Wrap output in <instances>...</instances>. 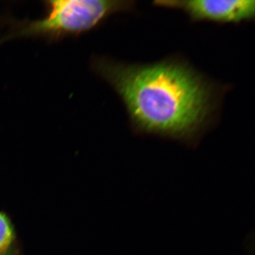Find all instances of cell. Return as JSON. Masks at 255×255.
<instances>
[{
    "mask_svg": "<svg viewBox=\"0 0 255 255\" xmlns=\"http://www.w3.org/2000/svg\"><path fill=\"white\" fill-rule=\"evenodd\" d=\"M91 66L118 94L140 133L194 143L214 119L217 90L187 63L135 65L98 57Z\"/></svg>",
    "mask_w": 255,
    "mask_h": 255,
    "instance_id": "1",
    "label": "cell"
},
{
    "mask_svg": "<svg viewBox=\"0 0 255 255\" xmlns=\"http://www.w3.org/2000/svg\"><path fill=\"white\" fill-rule=\"evenodd\" d=\"M46 15L33 21H14L0 43L15 38L38 37L57 40L93 29L114 14L130 11L134 1L55 0L45 2Z\"/></svg>",
    "mask_w": 255,
    "mask_h": 255,
    "instance_id": "2",
    "label": "cell"
},
{
    "mask_svg": "<svg viewBox=\"0 0 255 255\" xmlns=\"http://www.w3.org/2000/svg\"><path fill=\"white\" fill-rule=\"evenodd\" d=\"M155 6L181 10L194 21L240 23L255 18L253 0H176L156 1Z\"/></svg>",
    "mask_w": 255,
    "mask_h": 255,
    "instance_id": "3",
    "label": "cell"
},
{
    "mask_svg": "<svg viewBox=\"0 0 255 255\" xmlns=\"http://www.w3.org/2000/svg\"><path fill=\"white\" fill-rule=\"evenodd\" d=\"M0 255H19L17 238L9 218L0 211Z\"/></svg>",
    "mask_w": 255,
    "mask_h": 255,
    "instance_id": "4",
    "label": "cell"
}]
</instances>
